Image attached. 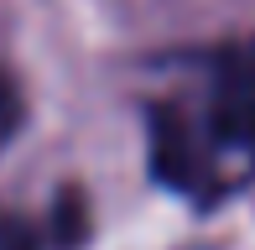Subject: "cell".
<instances>
[{
  "mask_svg": "<svg viewBox=\"0 0 255 250\" xmlns=\"http://www.w3.org/2000/svg\"><path fill=\"white\" fill-rule=\"evenodd\" d=\"M208 141L255 162V37L229 47L208 89Z\"/></svg>",
  "mask_w": 255,
  "mask_h": 250,
  "instance_id": "obj_1",
  "label": "cell"
},
{
  "mask_svg": "<svg viewBox=\"0 0 255 250\" xmlns=\"http://www.w3.org/2000/svg\"><path fill=\"white\" fill-rule=\"evenodd\" d=\"M21 115H26V105H21V89H16V78L0 68V146H5L10 135L21 130Z\"/></svg>",
  "mask_w": 255,
  "mask_h": 250,
  "instance_id": "obj_2",
  "label": "cell"
},
{
  "mask_svg": "<svg viewBox=\"0 0 255 250\" xmlns=\"http://www.w3.org/2000/svg\"><path fill=\"white\" fill-rule=\"evenodd\" d=\"M0 250H37V240H31L26 224H16V219L0 214Z\"/></svg>",
  "mask_w": 255,
  "mask_h": 250,
  "instance_id": "obj_3",
  "label": "cell"
}]
</instances>
